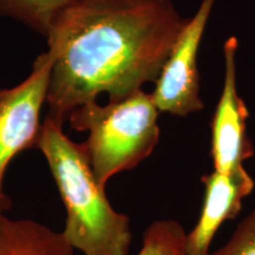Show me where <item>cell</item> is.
I'll list each match as a JSON object with an SVG mask.
<instances>
[{
	"label": "cell",
	"mask_w": 255,
	"mask_h": 255,
	"mask_svg": "<svg viewBox=\"0 0 255 255\" xmlns=\"http://www.w3.org/2000/svg\"><path fill=\"white\" fill-rule=\"evenodd\" d=\"M188 19L171 0H76L46 34L55 56L47 115L68 122L102 94L119 101L156 82Z\"/></svg>",
	"instance_id": "cell-1"
},
{
	"label": "cell",
	"mask_w": 255,
	"mask_h": 255,
	"mask_svg": "<svg viewBox=\"0 0 255 255\" xmlns=\"http://www.w3.org/2000/svg\"><path fill=\"white\" fill-rule=\"evenodd\" d=\"M63 128L46 116L36 143L65 207L62 234L83 255H128L129 218L113 208L96 181L85 143L73 142Z\"/></svg>",
	"instance_id": "cell-2"
},
{
	"label": "cell",
	"mask_w": 255,
	"mask_h": 255,
	"mask_svg": "<svg viewBox=\"0 0 255 255\" xmlns=\"http://www.w3.org/2000/svg\"><path fill=\"white\" fill-rule=\"evenodd\" d=\"M158 113L151 94L141 89L105 105L89 102L70 114V127L89 133L84 143L102 188L115 175L133 169L151 155L159 139Z\"/></svg>",
	"instance_id": "cell-3"
},
{
	"label": "cell",
	"mask_w": 255,
	"mask_h": 255,
	"mask_svg": "<svg viewBox=\"0 0 255 255\" xmlns=\"http://www.w3.org/2000/svg\"><path fill=\"white\" fill-rule=\"evenodd\" d=\"M53 62V53L45 51L34 59L31 73L23 82L0 90V212L11 208L4 190L9 163L21 151L36 148Z\"/></svg>",
	"instance_id": "cell-4"
},
{
	"label": "cell",
	"mask_w": 255,
	"mask_h": 255,
	"mask_svg": "<svg viewBox=\"0 0 255 255\" xmlns=\"http://www.w3.org/2000/svg\"><path fill=\"white\" fill-rule=\"evenodd\" d=\"M215 1L202 0L195 15L188 19L178 34L151 94L159 113L187 116L203 109L197 52Z\"/></svg>",
	"instance_id": "cell-5"
},
{
	"label": "cell",
	"mask_w": 255,
	"mask_h": 255,
	"mask_svg": "<svg viewBox=\"0 0 255 255\" xmlns=\"http://www.w3.org/2000/svg\"><path fill=\"white\" fill-rule=\"evenodd\" d=\"M239 41L231 37L225 43V82L212 120V158L214 170L229 174L245 168L254 155L247 136L248 109L237 87V52Z\"/></svg>",
	"instance_id": "cell-6"
},
{
	"label": "cell",
	"mask_w": 255,
	"mask_h": 255,
	"mask_svg": "<svg viewBox=\"0 0 255 255\" xmlns=\"http://www.w3.org/2000/svg\"><path fill=\"white\" fill-rule=\"evenodd\" d=\"M205 200L202 210L189 234H187L188 255H208V250L222 223L234 219L242 207V200L254 189V180L246 168L234 173L218 171L202 177Z\"/></svg>",
	"instance_id": "cell-7"
},
{
	"label": "cell",
	"mask_w": 255,
	"mask_h": 255,
	"mask_svg": "<svg viewBox=\"0 0 255 255\" xmlns=\"http://www.w3.org/2000/svg\"><path fill=\"white\" fill-rule=\"evenodd\" d=\"M0 255H75V248L62 232L0 212Z\"/></svg>",
	"instance_id": "cell-8"
},
{
	"label": "cell",
	"mask_w": 255,
	"mask_h": 255,
	"mask_svg": "<svg viewBox=\"0 0 255 255\" xmlns=\"http://www.w3.org/2000/svg\"><path fill=\"white\" fill-rule=\"evenodd\" d=\"M76 0H0V15L46 37L53 19Z\"/></svg>",
	"instance_id": "cell-9"
},
{
	"label": "cell",
	"mask_w": 255,
	"mask_h": 255,
	"mask_svg": "<svg viewBox=\"0 0 255 255\" xmlns=\"http://www.w3.org/2000/svg\"><path fill=\"white\" fill-rule=\"evenodd\" d=\"M136 255H188L186 232L174 220H157L145 229Z\"/></svg>",
	"instance_id": "cell-10"
},
{
	"label": "cell",
	"mask_w": 255,
	"mask_h": 255,
	"mask_svg": "<svg viewBox=\"0 0 255 255\" xmlns=\"http://www.w3.org/2000/svg\"><path fill=\"white\" fill-rule=\"evenodd\" d=\"M213 255H255V208L239 223L227 244Z\"/></svg>",
	"instance_id": "cell-11"
}]
</instances>
